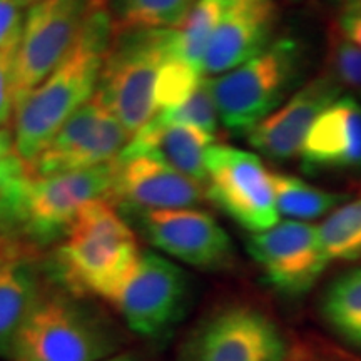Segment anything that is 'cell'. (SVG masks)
<instances>
[{
	"mask_svg": "<svg viewBox=\"0 0 361 361\" xmlns=\"http://www.w3.org/2000/svg\"><path fill=\"white\" fill-rule=\"evenodd\" d=\"M112 35L114 27L104 4L90 16L64 61L16 104L13 142L29 168L62 126L96 96Z\"/></svg>",
	"mask_w": 361,
	"mask_h": 361,
	"instance_id": "1",
	"label": "cell"
},
{
	"mask_svg": "<svg viewBox=\"0 0 361 361\" xmlns=\"http://www.w3.org/2000/svg\"><path fill=\"white\" fill-rule=\"evenodd\" d=\"M142 251L137 236L114 202L85 204L45 263L56 286L109 303Z\"/></svg>",
	"mask_w": 361,
	"mask_h": 361,
	"instance_id": "2",
	"label": "cell"
},
{
	"mask_svg": "<svg viewBox=\"0 0 361 361\" xmlns=\"http://www.w3.org/2000/svg\"><path fill=\"white\" fill-rule=\"evenodd\" d=\"M114 178L116 159L71 173L27 174L0 192V234L34 252L59 245L85 204L111 201Z\"/></svg>",
	"mask_w": 361,
	"mask_h": 361,
	"instance_id": "3",
	"label": "cell"
},
{
	"mask_svg": "<svg viewBox=\"0 0 361 361\" xmlns=\"http://www.w3.org/2000/svg\"><path fill=\"white\" fill-rule=\"evenodd\" d=\"M128 336L92 301L45 288L13 343L12 361H102L124 353Z\"/></svg>",
	"mask_w": 361,
	"mask_h": 361,
	"instance_id": "4",
	"label": "cell"
},
{
	"mask_svg": "<svg viewBox=\"0 0 361 361\" xmlns=\"http://www.w3.org/2000/svg\"><path fill=\"white\" fill-rule=\"evenodd\" d=\"M176 29L116 30L104 61L97 94L133 135L157 114L156 84L174 52Z\"/></svg>",
	"mask_w": 361,
	"mask_h": 361,
	"instance_id": "5",
	"label": "cell"
},
{
	"mask_svg": "<svg viewBox=\"0 0 361 361\" xmlns=\"http://www.w3.org/2000/svg\"><path fill=\"white\" fill-rule=\"evenodd\" d=\"M303 64L301 44L283 37L241 66L209 78L221 124L231 133H250L281 106L300 80Z\"/></svg>",
	"mask_w": 361,
	"mask_h": 361,
	"instance_id": "6",
	"label": "cell"
},
{
	"mask_svg": "<svg viewBox=\"0 0 361 361\" xmlns=\"http://www.w3.org/2000/svg\"><path fill=\"white\" fill-rule=\"evenodd\" d=\"M191 303L192 281L189 274L166 256L152 251H142L109 301L130 331L149 340L173 333Z\"/></svg>",
	"mask_w": 361,
	"mask_h": 361,
	"instance_id": "7",
	"label": "cell"
},
{
	"mask_svg": "<svg viewBox=\"0 0 361 361\" xmlns=\"http://www.w3.org/2000/svg\"><path fill=\"white\" fill-rule=\"evenodd\" d=\"M290 348L263 310L234 303L211 311L189 329L178 361H284Z\"/></svg>",
	"mask_w": 361,
	"mask_h": 361,
	"instance_id": "8",
	"label": "cell"
},
{
	"mask_svg": "<svg viewBox=\"0 0 361 361\" xmlns=\"http://www.w3.org/2000/svg\"><path fill=\"white\" fill-rule=\"evenodd\" d=\"M106 0H42L25 12L16 59V104L72 51L94 11Z\"/></svg>",
	"mask_w": 361,
	"mask_h": 361,
	"instance_id": "9",
	"label": "cell"
},
{
	"mask_svg": "<svg viewBox=\"0 0 361 361\" xmlns=\"http://www.w3.org/2000/svg\"><path fill=\"white\" fill-rule=\"evenodd\" d=\"M206 197L251 233L278 224L271 171L255 152L214 144L206 159Z\"/></svg>",
	"mask_w": 361,
	"mask_h": 361,
	"instance_id": "10",
	"label": "cell"
},
{
	"mask_svg": "<svg viewBox=\"0 0 361 361\" xmlns=\"http://www.w3.org/2000/svg\"><path fill=\"white\" fill-rule=\"evenodd\" d=\"M151 246L202 271H223L234 263V246L223 226L206 211L119 209Z\"/></svg>",
	"mask_w": 361,
	"mask_h": 361,
	"instance_id": "11",
	"label": "cell"
},
{
	"mask_svg": "<svg viewBox=\"0 0 361 361\" xmlns=\"http://www.w3.org/2000/svg\"><path fill=\"white\" fill-rule=\"evenodd\" d=\"M130 137L96 92L54 135L30 171L35 176H51L96 168L114 161Z\"/></svg>",
	"mask_w": 361,
	"mask_h": 361,
	"instance_id": "12",
	"label": "cell"
},
{
	"mask_svg": "<svg viewBox=\"0 0 361 361\" xmlns=\"http://www.w3.org/2000/svg\"><path fill=\"white\" fill-rule=\"evenodd\" d=\"M247 252L263 269L266 281L283 295L310 291L326 269L318 228L301 221H283L247 239Z\"/></svg>",
	"mask_w": 361,
	"mask_h": 361,
	"instance_id": "13",
	"label": "cell"
},
{
	"mask_svg": "<svg viewBox=\"0 0 361 361\" xmlns=\"http://www.w3.org/2000/svg\"><path fill=\"white\" fill-rule=\"evenodd\" d=\"M206 197L204 184L151 156L116 157L111 202L117 209H186Z\"/></svg>",
	"mask_w": 361,
	"mask_h": 361,
	"instance_id": "14",
	"label": "cell"
},
{
	"mask_svg": "<svg viewBox=\"0 0 361 361\" xmlns=\"http://www.w3.org/2000/svg\"><path fill=\"white\" fill-rule=\"evenodd\" d=\"M340 94V85L324 72L296 90L276 111L256 124L247 133V141L256 151L273 161L298 157L316 117L331 106Z\"/></svg>",
	"mask_w": 361,
	"mask_h": 361,
	"instance_id": "15",
	"label": "cell"
},
{
	"mask_svg": "<svg viewBox=\"0 0 361 361\" xmlns=\"http://www.w3.org/2000/svg\"><path fill=\"white\" fill-rule=\"evenodd\" d=\"M276 0H226L202 61V74L221 75L269 45L276 24Z\"/></svg>",
	"mask_w": 361,
	"mask_h": 361,
	"instance_id": "16",
	"label": "cell"
},
{
	"mask_svg": "<svg viewBox=\"0 0 361 361\" xmlns=\"http://www.w3.org/2000/svg\"><path fill=\"white\" fill-rule=\"evenodd\" d=\"M303 171L361 173V102L338 97L316 117L300 152Z\"/></svg>",
	"mask_w": 361,
	"mask_h": 361,
	"instance_id": "17",
	"label": "cell"
},
{
	"mask_svg": "<svg viewBox=\"0 0 361 361\" xmlns=\"http://www.w3.org/2000/svg\"><path fill=\"white\" fill-rule=\"evenodd\" d=\"M214 146V135L189 124L169 123L154 116L151 123L133 134L119 157L151 156L197 183H206V159Z\"/></svg>",
	"mask_w": 361,
	"mask_h": 361,
	"instance_id": "18",
	"label": "cell"
},
{
	"mask_svg": "<svg viewBox=\"0 0 361 361\" xmlns=\"http://www.w3.org/2000/svg\"><path fill=\"white\" fill-rule=\"evenodd\" d=\"M47 271L34 251L17 247L0 258V356L11 358L27 316L47 288Z\"/></svg>",
	"mask_w": 361,
	"mask_h": 361,
	"instance_id": "19",
	"label": "cell"
},
{
	"mask_svg": "<svg viewBox=\"0 0 361 361\" xmlns=\"http://www.w3.org/2000/svg\"><path fill=\"white\" fill-rule=\"evenodd\" d=\"M274 201L278 213L291 221H313L328 216L338 206L348 201V194L326 191L301 178L286 173L271 171Z\"/></svg>",
	"mask_w": 361,
	"mask_h": 361,
	"instance_id": "20",
	"label": "cell"
},
{
	"mask_svg": "<svg viewBox=\"0 0 361 361\" xmlns=\"http://www.w3.org/2000/svg\"><path fill=\"white\" fill-rule=\"evenodd\" d=\"M197 0H106L116 30L178 29Z\"/></svg>",
	"mask_w": 361,
	"mask_h": 361,
	"instance_id": "21",
	"label": "cell"
},
{
	"mask_svg": "<svg viewBox=\"0 0 361 361\" xmlns=\"http://www.w3.org/2000/svg\"><path fill=\"white\" fill-rule=\"evenodd\" d=\"M323 314L335 331L361 346V268L343 273L323 300Z\"/></svg>",
	"mask_w": 361,
	"mask_h": 361,
	"instance_id": "22",
	"label": "cell"
},
{
	"mask_svg": "<svg viewBox=\"0 0 361 361\" xmlns=\"http://www.w3.org/2000/svg\"><path fill=\"white\" fill-rule=\"evenodd\" d=\"M226 0H197L188 19L176 29L174 56L202 72L207 45L223 16Z\"/></svg>",
	"mask_w": 361,
	"mask_h": 361,
	"instance_id": "23",
	"label": "cell"
},
{
	"mask_svg": "<svg viewBox=\"0 0 361 361\" xmlns=\"http://www.w3.org/2000/svg\"><path fill=\"white\" fill-rule=\"evenodd\" d=\"M319 241L328 261L361 258V197L346 201L331 211L318 228Z\"/></svg>",
	"mask_w": 361,
	"mask_h": 361,
	"instance_id": "24",
	"label": "cell"
},
{
	"mask_svg": "<svg viewBox=\"0 0 361 361\" xmlns=\"http://www.w3.org/2000/svg\"><path fill=\"white\" fill-rule=\"evenodd\" d=\"M204 78L201 71L194 69L188 62L180 61L174 52L168 57L159 71L156 84L157 112L179 107L194 92Z\"/></svg>",
	"mask_w": 361,
	"mask_h": 361,
	"instance_id": "25",
	"label": "cell"
},
{
	"mask_svg": "<svg viewBox=\"0 0 361 361\" xmlns=\"http://www.w3.org/2000/svg\"><path fill=\"white\" fill-rule=\"evenodd\" d=\"M156 116H159L164 121H169V123L194 126V128H200L204 133L214 135L221 121L213 90H211L209 78L204 75L200 85L194 89V92L179 107L157 112Z\"/></svg>",
	"mask_w": 361,
	"mask_h": 361,
	"instance_id": "26",
	"label": "cell"
},
{
	"mask_svg": "<svg viewBox=\"0 0 361 361\" xmlns=\"http://www.w3.org/2000/svg\"><path fill=\"white\" fill-rule=\"evenodd\" d=\"M328 71L341 89H350L361 96V47L346 39L336 25L328 35Z\"/></svg>",
	"mask_w": 361,
	"mask_h": 361,
	"instance_id": "27",
	"label": "cell"
},
{
	"mask_svg": "<svg viewBox=\"0 0 361 361\" xmlns=\"http://www.w3.org/2000/svg\"><path fill=\"white\" fill-rule=\"evenodd\" d=\"M17 47L0 51V128H7L13 121L16 112V59Z\"/></svg>",
	"mask_w": 361,
	"mask_h": 361,
	"instance_id": "28",
	"label": "cell"
},
{
	"mask_svg": "<svg viewBox=\"0 0 361 361\" xmlns=\"http://www.w3.org/2000/svg\"><path fill=\"white\" fill-rule=\"evenodd\" d=\"M30 173L29 166L17 154L12 130L0 128V192L16 186Z\"/></svg>",
	"mask_w": 361,
	"mask_h": 361,
	"instance_id": "29",
	"label": "cell"
},
{
	"mask_svg": "<svg viewBox=\"0 0 361 361\" xmlns=\"http://www.w3.org/2000/svg\"><path fill=\"white\" fill-rule=\"evenodd\" d=\"M284 361H361V358L322 340H311L291 346Z\"/></svg>",
	"mask_w": 361,
	"mask_h": 361,
	"instance_id": "30",
	"label": "cell"
},
{
	"mask_svg": "<svg viewBox=\"0 0 361 361\" xmlns=\"http://www.w3.org/2000/svg\"><path fill=\"white\" fill-rule=\"evenodd\" d=\"M25 12L11 0H0V51L19 45Z\"/></svg>",
	"mask_w": 361,
	"mask_h": 361,
	"instance_id": "31",
	"label": "cell"
},
{
	"mask_svg": "<svg viewBox=\"0 0 361 361\" xmlns=\"http://www.w3.org/2000/svg\"><path fill=\"white\" fill-rule=\"evenodd\" d=\"M335 25L346 39L361 47V0H343Z\"/></svg>",
	"mask_w": 361,
	"mask_h": 361,
	"instance_id": "32",
	"label": "cell"
},
{
	"mask_svg": "<svg viewBox=\"0 0 361 361\" xmlns=\"http://www.w3.org/2000/svg\"><path fill=\"white\" fill-rule=\"evenodd\" d=\"M16 247H22V246L16 245V243H12V241H8V239H6L2 236V234H0V256L7 255V252L13 251Z\"/></svg>",
	"mask_w": 361,
	"mask_h": 361,
	"instance_id": "33",
	"label": "cell"
},
{
	"mask_svg": "<svg viewBox=\"0 0 361 361\" xmlns=\"http://www.w3.org/2000/svg\"><path fill=\"white\" fill-rule=\"evenodd\" d=\"M102 361H141V358H139L137 355L129 353V351H124V353H119V355L112 356V358H107Z\"/></svg>",
	"mask_w": 361,
	"mask_h": 361,
	"instance_id": "34",
	"label": "cell"
},
{
	"mask_svg": "<svg viewBox=\"0 0 361 361\" xmlns=\"http://www.w3.org/2000/svg\"><path fill=\"white\" fill-rule=\"evenodd\" d=\"M11 2H13V4H16V6H19L22 8H25V7L35 6V4L42 2V0H11Z\"/></svg>",
	"mask_w": 361,
	"mask_h": 361,
	"instance_id": "35",
	"label": "cell"
},
{
	"mask_svg": "<svg viewBox=\"0 0 361 361\" xmlns=\"http://www.w3.org/2000/svg\"><path fill=\"white\" fill-rule=\"evenodd\" d=\"M16 250H17V247H16ZM7 255H8V252H7ZM4 256H6V255H4ZM0 258H2V256H0Z\"/></svg>",
	"mask_w": 361,
	"mask_h": 361,
	"instance_id": "36",
	"label": "cell"
}]
</instances>
